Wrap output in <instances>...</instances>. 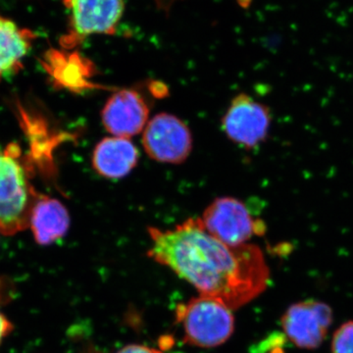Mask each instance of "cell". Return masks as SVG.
Listing matches in <instances>:
<instances>
[{
	"label": "cell",
	"instance_id": "6",
	"mask_svg": "<svg viewBox=\"0 0 353 353\" xmlns=\"http://www.w3.org/2000/svg\"><path fill=\"white\" fill-rule=\"evenodd\" d=\"M143 145L146 154L155 161L181 164L192 152V132L175 115L159 113L143 130Z\"/></svg>",
	"mask_w": 353,
	"mask_h": 353
},
{
	"label": "cell",
	"instance_id": "3",
	"mask_svg": "<svg viewBox=\"0 0 353 353\" xmlns=\"http://www.w3.org/2000/svg\"><path fill=\"white\" fill-rule=\"evenodd\" d=\"M176 318L183 328V341L194 347H219L234 333L232 309L213 297L199 296L181 304Z\"/></svg>",
	"mask_w": 353,
	"mask_h": 353
},
{
	"label": "cell",
	"instance_id": "15",
	"mask_svg": "<svg viewBox=\"0 0 353 353\" xmlns=\"http://www.w3.org/2000/svg\"><path fill=\"white\" fill-rule=\"evenodd\" d=\"M117 353H161L153 348L145 347L141 345H130L121 348Z\"/></svg>",
	"mask_w": 353,
	"mask_h": 353
},
{
	"label": "cell",
	"instance_id": "8",
	"mask_svg": "<svg viewBox=\"0 0 353 353\" xmlns=\"http://www.w3.org/2000/svg\"><path fill=\"white\" fill-rule=\"evenodd\" d=\"M333 322L328 304L306 301L294 304L283 316L285 336L297 347L314 350L321 345Z\"/></svg>",
	"mask_w": 353,
	"mask_h": 353
},
{
	"label": "cell",
	"instance_id": "12",
	"mask_svg": "<svg viewBox=\"0 0 353 353\" xmlns=\"http://www.w3.org/2000/svg\"><path fill=\"white\" fill-rule=\"evenodd\" d=\"M34 39L36 36L29 30L21 29L0 16V81L22 68Z\"/></svg>",
	"mask_w": 353,
	"mask_h": 353
},
{
	"label": "cell",
	"instance_id": "1",
	"mask_svg": "<svg viewBox=\"0 0 353 353\" xmlns=\"http://www.w3.org/2000/svg\"><path fill=\"white\" fill-rule=\"evenodd\" d=\"M148 254L189 282L201 296L238 309L256 299L268 285L269 268L259 246H229L204 229L199 218L172 230L150 228Z\"/></svg>",
	"mask_w": 353,
	"mask_h": 353
},
{
	"label": "cell",
	"instance_id": "7",
	"mask_svg": "<svg viewBox=\"0 0 353 353\" xmlns=\"http://www.w3.org/2000/svg\"><path fill=\"white\" fill-rule=\"evenodd\" d=\"M271 116L264 104L245 94L236 95L222 120L223 131L234 143L253 148L266 139Z\"/></svg>",
	"mask_w": 353,
	"mask_h": 353
},
{
	"label": "cell",
	"instance_id": "5",
	"mask_svg": "<svg viewBox=\"0 0 353 353\" xmlns=\"http://www.w3.org/2000/svg\"><path fill=\"white\" fill-rule=\"evenodd\" d=\"M70 11L64 48H76L92 34H112L122 19L125 0H64Z\"/></svg>",
	"mask_w": 353,
	"mask_h": 353
},
{
	"label": "cell",
	"instance_id": "13",
	"mask_svg": "<svg viewBox=\"0 0 353 353\" xmlns=\"http://www.w3.org/2000/svg\"><path fill=\"white\" fill-rule=\"evenodd\" d=\"M333 353H353V321L345 323L334 334Z\"/></svg>",
	"mask_w": 353,
	"mask_h": 353
},
{
	"label": "cell",
	"instance_id": "9",
	"mask_svg": "<svg viewBox=\"0 0 353 353\" xmlns=\"http://www.w3.org/2000/svg\"><path fill=\"white\" fill-rule=\"evenodd\" d=\"M150 108L143 95L134 90H120L111 95L101 111L102 124L113 137L131 139L143 132Z\"/></svg>",
	"mask_w": 353,
	"mask_h": 353
},
{
	"label": "cell",
	"instance_id": "11",
	"mask_svg": "<svg viewBox=\"0 0 353 353\" xmlns=\"http://www.w3.org/2000/svg\"><path fill=\"white\" fill-rule=\"evenodd\" d=\"M29 227L39 245H48L63 238L70 227L68 210L52 197H37L32 204Z\"/></svg>",
	"mask_w": 353,
	"mask_h": 353
},
{
	"label": "cell",
	"instance_id": "10",
	"mask_svg": "<svg viewBox=\"0 0 353 353\" xmlns=\"http://www.w3.org/2000/svg\"><path fill=\"white\" fill-rule=\"evenodd\" d=\"M139 153L131 139L108 137L97 143L92 153V166L106 179L124 178L138 164Z\"/></svg>",
	"mask_w": 353,
	"mask_h": 353
},
{
	"label": "cell",
	"instance_id": "2",
	"mask_svg": "<svg viewBox=\"0 0 353 353\" xmlns=\"http://www.w3.org/2000/svg\"><path fill=\"white\" fill-rule=\"evenodd\" d=\"M36 199L19 150L15 145L0 148V233L13 236L29 228Z\"/></svg>",
	"mask_w": 353,
	"mask_h": 353
},
{
	"label": "cell",
	"instance_id": "4",
	"mask_svg": "<svg viewBox=\"0 0 353 353\" xmlns=\"http://www.w3.org/2000/svg\"><path fill=\"white\" fill-rule=\"evenodd\" d=\"M199 221L211 236L229 246L245 245L265 231L263 223L253 219L243 202L230 196L216 199Z\"/></svg>",
	"mask_w": 353,
	"mask_h": 353
},
{
	"label": "cell",
	"instance_id": "14",
	"mask_svg": "<svg viewBox=\"0 0 353 353\" xmlns=\"http://www.w3.org/2000/svg\"><path fill=\"white\" fill-rule=\"evenodd\" d=\"M13 331V325L0 311V343Z\"/></svg>",
	"mask_w": 353,
	"mask_h": 353
}]
</instances>
